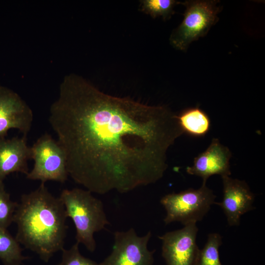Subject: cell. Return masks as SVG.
<instances>
[{"instance_id": "3", "label": "cell", "mask_w": 265, "mask_h": 265, "mask_svg": "<svg viewBox=\"0 0 265 265\" xmlns=\"http://www.w3.org/2000/svg\"><path fill=\"white\" fill-rule=\"evenodd\" d=\"M59 197L67 217L71 218L75 225L77 242L94 252L96 247L94 234L109 224L102 202L90 191L78 188L63 189Z\"/></svg>"}, {"instance_id": "15", "label": "cell", "mask_w": 265, "mask_h": 265, "mask_svg": "<svg viewBox=\"0 0 265 265\" xmlns=\"http://www.w3.org/2000/svg\"><path fill=\"white\" fill-rule=\"evenodd\" d=\"M222 237L218 233H211L203 248L199 249L196 265H222L219 257V248Z\"/></svg>"}, {"instance_id": "2", "label": "cell", "mask_w": 265, "mask_h": 265, "mask_svg": "<svg viewBox=\"0 0 265 265\" xmlns=\"http://www.w3.org/2000/svg\"><path fill=\"white\" fill-rule=\"evenodd\" d=\"M67 218L59 197L54 196L41 183L35 190L21 196L13 218L17 227L15 238L48 262L64 249Z\"/></svg>"}, {"instance_id": "10", "label": "cell", "mask_w": 265, "mask_h": 265, "mask_svg": "<svg viewBox=\"0 0 265 265\" xmlns=\"http://www.w3.org/2000/svg\"><path fill=\"white\" fill-rule=\"evenodd\" d=\"M223 184V199L215 202L221 207L230 226L239 224L241 216L254 209V194L247 184L242 180L233 179L230 176L221 177Z\"/></svg>"}, {"instance_id": "17", "label": "cell", "mask_w": 265, "mask_h": 265, "mask_svg": "<svg viewBox=\"0 0 265 265\" xmlns=\"http://www.w3.org/2000/svg\"><path fill=\"white\" fill-rule=\"evenodd\" d=\"M18 203L12 201L5 190L3 182H0V228L7 229L13 222Z\"/></svg>"}, {"instance_id": "14", "label": "cell", "mask_w": 265, "mask_h": 265, "mask_svg": "<svg viewBox=\"0 0 265 265\" xmlns=\"http://www.w3.org/2000/svg\"><path fill=\"white\" fill-rule=\"evenodd\" d=\"M26 259L19 242L7 229L0 228V259L4 265H21Z\"/></svg>"}, {"instance_id": "19", "label": "cell", "mask_w": 265, "mask_h": 265, "mask_svg": "<svg viewBox=\"0 0 265 265\" xmlns=\"http://www.w3.org/2000/svg\"><path fill=\"white\" fill-rule=\"evenodd\" d=\"M57 265H59V264Z\"/></svg>"}, {"instance_id": "1", "label": "cell", "mask_w": 265, "mask_h": 265, "mask_svg": "<svg viewBox=\"0 0 265 265\" xmlns=\"http://www.w3.org/2000/svg\"><path fill=\"white\" fill-rule=\"evenodd\" d=\"M49 121L68 175L100 194L125 193L160 180L168 148L184 133L167 106L105 93L75 74L61 83Z\"/></svg>"}, {"instance_id": "16", "label": "cell", "mask_w": 265, "mask_h": 265, "mask_svg": "<svg viewBox=\"0 0 265 265\" xmlns=\"http://www.w3.org/2000/svg\"><path fill=\"white\" fill-rule=\"evenodd\" d=\"M179 3L175 0H144L142 2V10L153 18L161 16L166 19L174 14L173 8Z\"/></svg>"}, {"instance_id": "9", "label": "cell", "mask_w": 265, "mask_h": 265, "mask_svg": "<svg viewBox=\"0 0 265 265\" xmlns=\"http://www.w3.org/2000/svg\"><path fill=\"white\" fill-rule=\"evenodd\" d=\"M32 111L16 92L0 86V138L5 137L12 129L26 136L31 128Z\"/></svg>"}, {"instance_id": "18", "label": "cell", "mask_w": 265, "mask_h": 265, "mask_svg": "<svg viewBox=\"0 0 265 265\" xmlns=\"http://www.w3.org/2000/svg\"><path fill=\"white\" fill-rule=\"evenodd\" d=\"M79 245L76 242L70 249L62 250V261L59 265H101L83 256L80 252Z\"/></svg>"}, {"instance_id": "12", "label": "cell", "mask_w": 265, "mask_h": 265, "mask_svg": "<svg viewBox=\"0 0 265 265\" xmlns=\"http://www.w3.org/2000/svg\"><path fill=\"white\" fill-rule=\"evenodd\" d=\"M31 148L26 136L0 138V182L9 174L20 172L27 175V161L31 159Z\"/></svg>"}, {"instance_id": "6", "label": "cell", "mask_w": 265, "mask_h": 265, "mask_svg": "<svg viewBox=\"0 0 265 265\" xmlns=\"http://www.w3.org/2000/svg\"><path fill=\"white\" fill-rule=\"evenodd\" d=\"M30 148L31 159L34 163L26 175L27 179L44 183L49 181L64 183L67 180L68 174L65 153L50 134L41 135Z\"/></svg>"}, {"instance_id": "13", "label": "cell", "mask_w": 265, "mask_h": 265, "mask_svg": "<svg viewBox=\"0 0 265 265\" xmlns=\"http://www.w3.org/2000/svg\"><path fill=\"white\" fill-rule=\"evenodd\" d=\"M176 118L183 133L192 137H203L211 129L209 116L197 106L183 109L176 114Z\"/></svg>"}, {"instance_id": "11", "label": "cell", "mask_w": 265, "mask_h": 265, "mask_svg": "<svg viewBox=\"0 0 265 265\" xmlns=\"http://www.w3.org/2000/svg\"><path fill=\"white\" fill-rule=\"evenodd\" d=\"M231 157L229 149L217 138H213L207 149L194 159L193 165L186 167V171L190 175L201 177L203 184H206L212 175L230 176Z\"/></svg>"}, {"instance_id": "4", "label": "cell", "mask_w": 265, "mask_h": 265, "mask_svg": "<svg viewBox=\"0 0 265 265\" xmlns=\"http://www.w3.org/2000/svg\"><path fill=\"white\" fill-rule=\"evenodd\" d=\"M216 0H188L181 2L186 7L184 19L172 31L171 44L176 49L186 51L192 42L205 36L218 20L221 9Z\"/></svg>"}, {"instance_id": "5", "label": "cell", "mask_w": 265, "mask_h": 265, "mask_svg": "<svg viewBox=\"0 0 265 265\" xmlns=\"http://www.w3.org/2000/svg\"><path fill=\"white\" fill-rule=\"evenodd\" d=\"M215 195L206 184L195 189L190 188L179 193H172L163 196L160 204L166 214L165 224L179 222L186 225L201 221L214 204Z\"/></svg>"}, {"instance_id": "8", "label": "cell", "mask_w": 265, "mask_h": 265, "mask_svg": "<svg viewBox=\"0 0 265 265\" xmlns=\"http://www.w3.org/2000/svg\"><path fill=\"white\" fill-rule=\"evenodd\" d=\"M198 230L196 223H193L159 237L167 265H196L199 251L196 243Z\"/></svg>"}, {"instance_id": "7", "label": "cell", "mask_w": 265, "mask_h": 265, "mask_svg": "<svg viewBox=\"0 0 265 265\" xmlns=\"http://www.w3.org/2000/svg\"><path fill=\"white\" fill-rule=\"evenodd\" d=\"M151 232L138 236L133 228L114 233L111 253L101 265H153L154 251L148 249Z\"/></svg>"}]
</instances>
